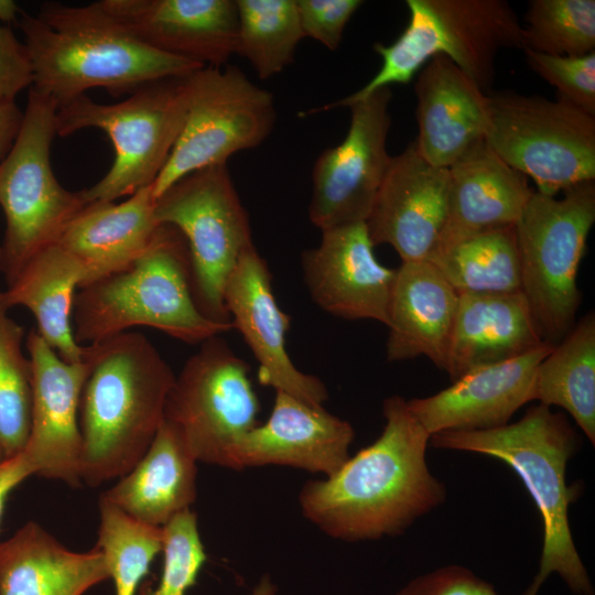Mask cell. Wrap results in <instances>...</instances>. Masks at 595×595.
Segmentation results:
<instances>
[{
	"label": "cell",
	"mask_w": 595,
	"mask_h": 595,
	"mask_svg": "<svg viewBox=\"0 0 595 595\" xmlns=\"http://www.w3.org/2000/svg\"><path fill=\"white\" fill-rule=\"evenodd\" d=\"M448 191V169L409 144L391 158L365 221L372 245H390L402 262L428 261L446 221Z\"/></svg>",
	"instance_id": "cell-17"
},
{
	"label": "cell",
	"mask_w": 595,
	"mask_h": 595,
	"mask_svg": "<svg viewBox=\"0 0 595 595\" xmlns=\"http://www.w3.org/2000/svg\"><path fill=\"white\" fill-rule=\"evenodd\" d=\"M159 224L184 237L191 262L194 299L201 312L218 323H231L224 289L242 252L253 245L249 217L227 164L194 171L155 198Z\"/></svg>",
	"instance_id": "cell-10"
},
{
	"label": "cell",
	"mask_w": 595,
	"mask_h": 595,
	"mask_svg": "<svg viewBox=\"0 0 595 595\" xmlns=\"http://www.w3.org/2000/svg\"><path fill=\"white\" fill-rule=\"evenodd\" d=\"M381 434L332 476L307 480L298 500L311 523L329 538L359 542L402 534L446 499V488L429 469L430 434L408 401H383Z\"/></svg>",
	"instance_id": "cell-1"
},
{
	"label": "cell",
	"mask_w": 595,
	"mask_h": 595,
	"mask_svg": "<svg viewBox=\"0 0 595 595\" xmlns=\"http://www.w3.org/2000/svg\"><path fill=\"white\" fill-rule=\"evenodd\" d=\"M533 401L565 410L595 443V315L585 314L537 367Z\"/></svg>",
	"instance_id": "cell-30"
},
{
	"label": "cell",
	"mask_w": 595,
	"mask_h": 595,
	"mask_svg": "<svg viewBox=\"0 0 595 595\" xmlns=\"http://www.w3.org/2000/svg\"><path fill=\"white\" fill-rule=\"evenodd\" d=\"M351 424L324 409L275 391L270 416L235 445L232 469L267 465L334 475L350 457Z\"/></svg>",
	"instance_id": "cell-18"
},
{
	"label": "cell",
	"mask_w": 595,
	"mask_h": 595,
	"mask_svg": "<svg viewBox=\"0 0 595 595\" xmlns=\"http://www.w3.org/2000/svg\"><path fill=\"white\" fill-rule=\"evenodd\" d=\"M595 223V182L550 196L534 191L515 227L523 293L541 337L558 344L574 326L577 272Z\"/></svg>",
	"instance_id": "cell-8"
},
{
	"label": "cell",
	"mask_w": 595,
	"mask_h": 595,
	"mask_svg": "<svg viewBox=\"0 0 595 595\" xmlns=\"http://www.w3.org/2000/svg\"><path fill=\"white\" fill-rule=\"evenodd\" d=\"M17 24L32 68L31 87L57 108L90 88L130 95L147 83L205 67L145 45L100 1L86 6L45 2L35 14L22 11Z\"/></svg>",
	"instance_id": "cell-2"
},
{
	"label": "cell",
	"mask_w": 595,
	"mask_h": 595,
	"mask_svg": "<svg viewBox=\"0 0 595 595\" xmlns=\"http://www.w3.org/2000/svg\"><path fill=\"white\" fill-rule=\"evenodd\" d=\"M97 547L105 556L116 595H136L163 549V528L142 522L104 496L99 498Z\"/></svg>",
	"instance_id": "cell-33"
},
{
	"label": "cell",
	"mask_w": 595,
	"mask_h": 595,
	"mask_svg": "<svg viewBox=\"0 0 595 595\" xmlns=\"http://www.w3.org/2000/svg\"><path fill=\"white\" fill-rule=\"evenodd\" d=\"M25 345L32 365V410L22 454L33 475L78 487L83 484L79 402L89 365L85 358L62 359L36 328L28 333Z\"/></svg>",
	"instance_id": "cell-14"
},
{
	"label": "cell",
	"mask_w": 595,
	"mask_h": 595,
	"mask_svg": "<svg viewBox=\"0 0 595 595\" xmlns=\"http://www.w3.org/2000/svg\"><path fill=\"white\" fill-rule=\"evenodd\" d=\"M418 99L416 152L430 164L448 169L484 139L487 94L446 55H435L414 85Z\"/></svg>",
	"instance_id": "cell-22"
},
{
	"label": "cell",
	"mask_w": 595,
	"mask_h": 595,
	"mask_svg": "<svg viewBox=\"0 0 595 595\" xmlns=\"http://www.w3.org/2000/svg\"><path fill=\"white\" fill-rule=\"evenodd\" d=\"M484 140L539 193L556 196L595 180V117L565 101L487 93Z\"/></svg>",
	"instance_id": "cell-9"
},
{
	"label": "cell",
	"mask_w": 595,
	"mask_h": 595,
	"mask_svg": "<svg viewBox=\"0 0 595 595\" xmlns=\"http://www.w3.org/2000/svg\"><path fill=\"white\" fill-rule=\"evenodd\" d=\"M429 444L499 459L522 482L543 524L539 570L523 595H538L553 573L572 593L594 595L569 522V507L580 496L581 484L567 485L565 470L580 448V437L563 413L538 403L515 423L489 430L444 431L433 434Z\"/></svg>",
	"instance_id": "cell-4"
},
{
	"label": "cell",
	"mask_w": 595,
	"mask_h": 595,
	"mask_svg": "<svg viewBox=\"0 0 595 595\" xmlns=\"http://www.w3.org/2000/svg\"><path fill=\"white\" fill-rule=\"evenodd\" d=\"M545 344L521 291L462 293L445 371L453 382L473 369L520 357Z\"/></svg>",
	"instance_id": "cell-24"
},
{
	"label": "cell",
	"mask_w": 595,
	"mask_h": 595,
	"mask_svg": "<svg viewBox=\"0 0 595 595\" xmlns=\"http://www.w3.org/2000/svg\"><path fill=\"white\" fill-rule=\"evenodd\" d=\"M22 10L13 0H0V23H17Z\"/></svg>",
	"instance_id": "cell-44"
},
{
	"label": "cell",
	"mask_w": 595,
	"mask_h": 595,
	"mask_svg": "<svg viewBox=\"0 0 595 595\" xmlns=\"http://www.w3.org/2000/svg\"><path fill=\"white\" fill-rule=\"evenodd\" d=\"M186 76L147 83L117 104L104 105L82 95L57 108L56 136L95 128L108 136L115 149L109 171L79 191L87 204L111 203L155 182L186 120Z\"/></svg>",
	"instance_id": "cell-6"
},
{
	"label": "cell",
	"mask_w": 595,
	"mask_h": 595,
	"mask_svg": "<svg viewBox=\"0 0 595 595\" xmlns=\"http://www.w3.org/2000/svg\"><path fill=\"white\" fill-rule=\"evenodd\" d=\"M75 339L90 345L136 326L202 344L234 328L205 316L194 299L186 241L161 224L145 252L127 269L82 286L75 294Z\"/></svg>",
	"instance_id": "cell-5"
},
{
	"label": "cell",
	"mask_w": 595,
	"mask_h": 595,
	"mask_svg": "<svg viewBox=\"0 0 595 595\" xmlns=\"http://www.w3.org/2000/svg\"><path fill=\"white\" fill-rule=\"evenodd\" d=\"M79 262L58 244L35 255L1 292V303L26 307L35 317L36 331L57 355L68 363L84 359L85 345L76 342L72 313L76 289L84 284Z\"/></svg>",
	"instance_id": "cell-28"
},
{
	"label": "cell",
	"mask_w": 595,
	"mask_h": 595,
	"mask_svg": "<svg viewBox=\"0 0 595 595\" xmlns=\"http://www.w3.org/2000/svg\"><path fill=\"white\" fill-rule=\"evenodd\" d=\"M447 216L429 259L479 232L516 225L534 190L483 139L450 167Z\"/></svg>",
	"instance_id": "cell-21"
},
{
	"label": "cell",
	"mask_w": 595,
	"mask_h": 595,
	"mask_svg": "<svg viewBox=\"0 0 595 595\" xmlns=\"http://www.w3.org/2000/svg\"><path fill=\"white\" fill-rule=\"evenodd\" d=\"M6 459V455H4V452H3V448L0 444V464Z\"/></svg>",
	"instance_id": "cell-46"
},
{
	"label": "cell",
	"mask_w": 595,
	"mask_h": 595,
	"mask_svg": "<svg viewBox=\"0 0 595 595\" xmlns=\"http://www.w3.org/2000/svg\"><path fill=\"white\" fill-rule=\"evenodd\" d=\"M145 45L202 66L220 67L236 54V0H100Z\"/></svg>",
	"instance_id": "cell-19"
},
{
	"label": "cell",
	"mask_w": 595,
	"mask_h": 595,
	"mask_svg": "<svg viewBox=\"0 0 595 595\" xmlns=\"http://www.w3.org/2000/svg\"><path fill=\"white\" fill-rule=\"evenodd\" d=\"M199 345L175 376L164 420L180 431L197 462L232 469V450L259 424L260 403L249 365L223 338Z\"/></svg>",
	"instance_id": "cell-12"
},
{
	"label": "cell",
	"mask_w": 595,
	"mask_h": 595,
	"mask_svg": "<svg viewBox=\"0 0 595 595\" xmlns=\"http://www.w3.org/2000/svg\"><path fill=\"white\" fill-rule=\"evenodd\" d=\"M22 118L23 110L15 101L0 105V164L13 145Z\"/></svg>",
	"instance_id": "cell-43"
},
{
	"label": "cell",
	"mask_w": 595,
	"mask_h": 595,
	"mask_svg": "<svg viewBox=\"0 0 595 595\" xmlns=\"http://www.w3.org/2000/svg\"><path fill=\"white\" fill-rule=\"evenodd\" d=\"M154 205L152 184L119 204H88L72 220L57 244L82 266V286L127 269L145 252L161 225Z\"/></svg>",
	"instance_id": "cell-25"
},
{
	"label": "cell",
	"mask_w": 595,
	"mask_h": 595,
	"mask_svg": "<svg viewBox=\"0 0 595 595\" xmlns=\"http://www.w3.org/2000/svg\"><path fill=\"white\" fill-rule=\"evenodd\" d=\"M390 87L348 106L342 143L323 151L312 170L309 217L321 230L366 221L389 167Z\"/></svg>",
	"instance_id": "cell-13"
},
{
	"label": "cell",
	"mask_w": 595,
	"mask_h": 595,
	"mask_svg": "<svg viewBox=\"0 0 595 595\" xmlns=\"http://www.w3.org/2000/svg\"><path fill=\"white\" fill-rule=\"evenodd\" d=\"M186 79V120L153 183L154 198L185 175L227 164L235 153L260 145L275 123L273 95L235 65L205 66Z\"/></svg>",
	"instance_id": "cell-11"
},
{
	"label": "cell",
	"mask_w": 595,
	"mask_h": 595,
	"mask_svg": "<svg viewBox=\"0 0 595 595\" xmlns=\"http://www.w3.org/2000/svg\"><path fill=\"white\" fill-rule=\"evenodd\" d=\"M196 464L180 431L164 420L141 459L101 496L131 517L163 527L195 501Z\"/></svg>",
	"instance_id": "cell-27"
},
{
	"label": "cell",
	"mask_w": 595,
	"mask_h": 595,
	"mask_svg": "<svg viewBox=\"0 0 595 595\" xmlns=\"http://www.w3.org/2000/svg\"><path fill=\"white\" fill-rule=\"evenodd\" d=\"M428 261L458 294L521 291L515 225L470 236Z\"/></svg>",
	"instance_id": "cell-31"
},
{
	"label": "cell",
	"mask_w": 595,
	"mask_h": 595,
	"mask_svg": "<svg viewBox=\"0 0 595 595\" xmlns=\"http://www.w3.org/2000/svg\"><path fill=\"white\" fill-rule=\"evenodd\" d=\"M7 311L0 300V444L10 458L23 452L30 434L32 365L22 351L24 328Z\"/></svg>",
	"instance_id": "cell-35"
},
{
	"label": "cell",
	"mask_w": 595,
	"mask_h": 595,
	"mask_svg": "<svg viewBox=\"0 0 595 595\" xmlns=\"http://www.w3.org/2000/svg\"><path fill=\"white\" fill-rule=\"evenodd\" d=\"M524 19L523 50L556 56L595 52L594 0H531Z\"/></svg>",
	"instance_id": "cell-36"
},
{
	"label": "cell",
	"mask_w": 595,
	"mask_h": 595,
	"mask_svg": "<svg viewBox=\"0 0 595 595\" xmlns=\"http://www.w3.org/2000/svg\"><path fill=\"white\" fill-rule=\"evenodd\" d=\"M301 264L310 295L323 311L388 326L397 269L377 260L365 221L322 230L320 244L303 251Z\"/></svg>",
	"instance_id": "cell-16"
},
{
	"label": "cell",
	"mask_w": 595,
	"mask_h": 595,
	"mask_svg": "<svg viewBox=\"0 0 595 595\" xmlns=\"http://www.w3.org/2000/svg\"><path fill=\"white\" fill-rule=\"evenodd\" d=\"M32 68L23 42L9 25L0 23V105L32 86Z\"/></svg>",
	"instance_id": "cell-41"
},
{
	"label": "cell",
	"mask_w": 595,
	"mask_h": 595,
	"mask_svg": "<svg viewBox=\"0 0 595 595\" xmlns=\"http://www.w3.org/2000/svg\"><path fill=\"white\" fill-rule=\"evenodd\" d=\"M445 43L444 55L488 93L502 48L523 50V26L505 0H428Z\"/></svg>",
	"instance_id": "cell-29"
},
{
	"label": "cell",
	"mask_w": 595,
	"mask_h": 595,
	"mask_svg": "<svg viewBox=\"0 0 595 595\" xmlns=\"http://www.w3.org/2000/svg\"><path fill=\"white\" fill-rule=\"evenodd\" d=\"M0 295H1V291H0Z\"/></svg>",
	"instance_id": "cell-47"
},
{
	"label": "cell",
	"mask_w": 595,
	"mask_h": 595,
	"mask_svg": "<svg viewBox=\"0 0 595 595\" xmlns=\"http://www.w3.org/2000/svg\"><path fill=\"white\" fill-rule=\"evenodd\" d=\"M89 365L79 402L82 483L125 476L164 421L175 375L143 334L125 332L85 345Z\"/></svg>",
	"instance_id": "cell-3"
},
{
	"label": "cell",
	"mask_w": 595,
	"mask_h": 595,
	"mask_svg": "<svg viewBox=\"0 0 595 595\" xmlns=\"http://www.w3.org/2000/svg\"><path fill=\"white\" fill-rule=\"evenodd\" d=\"M553 346L545 344L520 357L473 369L435 394L408 400V407L430 436L506 425L516 411L533 401L537 367Z\"/></svg>",
	"instance_id": "cell-20"
},
{
	"label": "cell",
	"mask_w": 595,
	"mask_h": 595,
	"mask_svg": "<svg viewBox=\"0 0 595 595\" xmlns=\"http://www.w3.org/2000/svg\"><path fill=\"white\" fill-rule=\"evenodd\" d=\"M32 475L33 470L22 453L0 464V523L9 495Z\"/></svg>",
	"instance_id": "cell-42"
},
{
	"label": "cell",
	"mask_w": 595,
	"mask_h": 595,
	"mask_svg": "<svg viewBox=\"0 0 595 595\" xmlns=\"http://www.w3.org/2000/svg\"><path fill=\"white\" fill-rule=\"evenodd\" d=\"M458 299L430 261L402 262L389 306L387 360L425 356L445 370Z\"/></svg>",
	"instance_id": "cell-23"
},
{
	"label": "cell",
	"mask_w": 595,
	"mask_h": 595,
	"mask_svg": "<svg viewBox=\"0 0 595 595\" xmlns=\"http://www.w3.org/2000/svg\"><path fill=\"white\" fill-rule=\"evenodd\" d=\"M410 20L401 35L390 45L376 43L374 50L382 58L380 69L360 89L345 98L304 111L312 115L332 110L367 98L374 91L392 84H408L432 57L441 54L439 26L426 0H407Z\"/></svg>",
	"instance_id": "cell-34"
},
{
	"label": "cell",
	"mask_w": 595,
	"mask_h": 595,
	"mask_svg": "<svg viewBox=\"0 0 595 595\" xmlns=\"http://www.w3.org/2000/svg\"><path fill=\"white\" fill-rule=\"evenodd\" d=\"M107 578L97 545L72 551L34 521L0 542V595H83Z\"/></svg>",
	"instance_id": "cell-26"
},
{
	"label": "cell",
	"mask_w": 595,
	"mask_h": 595,
	"mask_svg": "<svg viewBox=\"0 0 595 595\" xmlns=\"http://www.w3.org/2000/svg\"><path fill=\"white\" fill-rule=\"evenodd\" d=\"M523 51L529 67L556 89L559 100L595 117V52L556 56Z\"/></svg>",
	"instance_id": "cell-38"
},
{
	"label": "cell",
	"mask_w": 595,
	"mask_h": 595,
	"mask_svg": "<svg viewBox=\"0 0 595 595\" xmlns=\"http://www.w3.org/2000/svg\"><path fill=\"white\" fill-rule=\"evenodd\" d=\"M394 595H499L469 569L450 564L419 575Z\"/></svg>",
	"instance_id": "cell-40"
},
{
	"label": "cell",
	"mask_w": 595,
	"mask_h": 595,
	"mask_svg": "<svg viewBox=\"0 0 595 595\" xmlns=\"http://www.w3.org/2000/svg\"><path fill=\"white\" fill-rule=\"evenodd\" d=\"M56 110L50 97L30 87L19 133L0 164V207L6 219L0 271L8 285L35 255L56 245L88 205L79 191L63 187L53 172Z\"/></svg>",
	"instance_id": "cell-7"
},
{
	"label": "cell",
	"mask_w": 595,
	"mask_h": 595,
	"mask_svg": "<svg viewBox=\"0 0 595 595\" xmlns=\"http://www.w3.org/2000/svg\"><path fill=\"white\" fill-rule=\"evenodd\" d=\"M224 304L258 361V380L275 391L309 404L323 405L328 398L324 382L296 368L285 346L291 318L277 303L272 277L255 245L240 256L227 279Z\"/></svg>",
	"instance_id": "cell-15"
},
{
	"label": "cell",
	"mask_w": 595,
	"mask_h": 595,
	"mask_svg": "<svg viewBox=\"0 0 595 595\" xmlns=\"http://www.w3.org/2000/svg\"><path fill=\"white\" fill-rule=\"evenodd\" d=\"M250 595H277V589L270 578L264 576Z\"/></svg>",
	"instance_id": "cell-45"
},
{
	"label": "cell",
	"mask_w": 595,
	"mask_h": 595,
	"mask_svg": "<svg viewBox=\"0 0 595 595\" xmlns=\"http://www.w3.org/2000/svg\"><path fill=\"white\" fill-rule=\"evenodd\" d=\"M363 3L360 0H296L304 36L336 51L346 24Z\"/></svg>",
	"instance_id": "cell-39"
},
{
	"label": "cell",
	"mask_w": 595,
	"mask_h": 595,
	"mask_svg": "<svg viewBox=\"0 0 595 595\" xmlns=\"http://www.w3.org/2000/svg\"><path fill=\"white\" fill-rule=\"evenodd\" d=\"M163 528V566L156 586L142 584L136 595H185L206 562L197 516L186 509Z\"/></svg>",
	"instance_id": "cell-37"
},
{
	"label": "cell",
	"mask_w": 595,
	"mask_h": 595,
	"mask_svg": "<svg viewBox=\"0 0 595 595\" xmlns=\"http://www.w3.org/2000/svg\"><path fill=\"white\" fill-rule=\"evenodd\" d=\"M236 54L246 58L260 79L290 66L304 36L296 0H236Z\"/></svg>",
	"instance_id": "cell-32"
}]
</instances>
